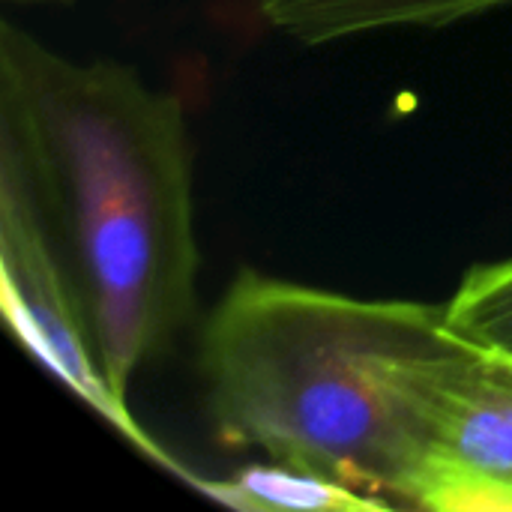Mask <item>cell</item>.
Masks as SVG:
<instances>
[{"label": "cell", "instance_id": "obj_5", "mask_svg": "<svg viewBox=\"0 0 512 512\" xmlns=\"http://www.w3.org/2000/svg\"><path fill=\"white\" fill-rule=\"evenodd\" d=\"M512 0H258L261 18L300 42L321 45L372 30L444 27Z\"/></svg>", "mask_w": 512, "mask_h": 512}, {"label": "cell", "instance_id": "obj_7", "mask_svg": "<svg viewBox=\"0 0 512 512\" xmlns=\"http://www.w3.org/2000/svg\"><path fill=\"white\" fill-rule=\"evenodd\" d=\"M444 327L459 342L512 363V258L468 270L444 303Z\"/></svg>", "mask_w": 512, "mask_h": 512}, {"label": "cell", "instance_id": "obj_1", "mask_svg": "<svg viewBox=\"0 0 512 512\" xmlns=\"http://www.w3.org/2000/svg\"><path fill=\"white\" fill-rule=\"evenodd\" d=\"M0 120L12 123L63 222L111 396L195 312L192 147L177 96L114 60H69L0 27Z\"/></svg>", "mask_w": 512, "mask_h": 512}, {"label": "cell", "instance_id": "obj_8", "mask_svg": "<svg viewBox=\"0 0 512 512\" xmlns=\"http://www.w3.org/2000/svg\"><path fill=\"white\" fill-rule=\"evenodd\" d=\"M12 3H27V6H69L72 0H12Z\"/></svg>", "mask_w": 512, "mask_h": 512}, {"label": "cell", "instance_id": "obj_4", "mask_svg": "<svg viewBox=\"0 0 512 512\" xmlns=\"http://www.w3.org/2000/svg\"><path fill=\"white\" fill-rule=\"evenodd\" d=\"M414 495L429 512H512V363L447 336L408 372Z\"/></svg>", "mask_w": 512, "mask_h": 512}, {"label": "cell", "instance_id": "obj_6", "mask_svg": "<svg viewBox=\"0 0 512 512\" xmlns=\"http://www.w3.org/2000/svg\"><path fill=\"white\" fill-rule=\"evenodd\" d=\"M204 489L219 501L246 510H381L384 507L381 501L360 495L342 483L306 471H294L276 462L264 468H249L228 483H213Z\"/></svg>", "mask_w": 512, "mask_h": 512}, {"label": "cell", "instance_id": "obj_3", "mask_svg": "<svg viewBox=\"0 0 512 512\" xmlns=\"http://www.w3.org/2000/svg\"><path fill=\"white\" fill-rule=\"evenodd\" d=\"M0 276L15 336L99 417L159 456L102 375L87 303L57 207L21 132L0 120Z\"/></svg>", "mask_w": 512, "mask_h": 512}, {"label": "cell", "instance_id": "obj_2", "mask_svg": "<svg viewBox=\"0 0 512 512\" xmlns=\"http://www.w3.org/2000/svg\"><path fill=\"white\" fill-rule=\"evenodd\" d=\"M444 303L360 300L243 270L201 330V378L225 441L411 507V366L447 339Z\"/></svg>", "mask_w": 512, "mask_h": 512}]
</instances>
